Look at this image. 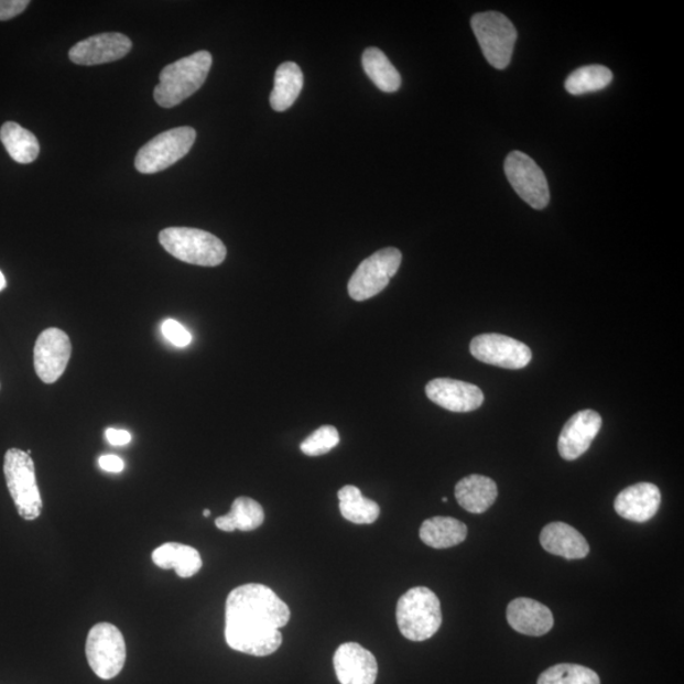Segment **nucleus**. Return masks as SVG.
Returning a JSON list of instances; mask_svg holds the SVG:
<instances>
[{
    "label": "nucleus",
    "mask_w": 684,
    "mask_h": 684,
    "mask_svg": "<svg viewBox=\"0 0 684 684\" xmlns=\"http://www.w3.org/2000/svg\"><path fill=\"white\" fill-rule=\"evenodd\" d=\"M203 517L209 518L210 517V511L209 510L203 511Z\"/></svg>",
    "instance_id": "nucleus-36"
},
{
    "label": "nucleus",
    "mask_w": 684,
    "mask_h": 684,
    "mask_svg": "<svg viewBox=\"0 0 684 684\" xmlns=\"http://www.w3.org/2000/svg\"><path fill=\"white\" fill-rule=\"evenodd\" d=\"M162 329L166 339L177 348H185L192 343V335L188 329L175 319H166Z\"/></svg>",
    "instance_id": "nucleus-31"
},
{
    "label": "nucleus",
    "mask_w": 684,
    "mask_h": 684,
    "mask_svg": "<svg viewBox=\"0 0 684 684\" xmlns=\"http://www.w3.org/2000/svg\"><path fill=\"white\" fill-rule=\"evenodd\" d=\"M0 141L17 163L31 164L40 154V143L35 134L19 123L6 122L0 129Z\"/></svg>",
    "instance_id": "nucleus-25"
},
{
    "label": "nucleus",
    "mask_w": 684,
    "mask_h": 684,
    "mask_svg": "<svg viewBox=\"0 0 684 684\" xmlns=\"http://www.w3.org/2000/svg\"><path fill=\"white\" fill-rule=\"evenodd\" d=\"M661 502L662 495L655 485L637 484L616 497L615 511L625 520L643 523L655 517Z\"/></svg>",
    "instance_id": "nucleus-17"
},
{
    "label": "nucleus",
    "mask_w": 684,
    "mask_h": 684,
    "mask_svg": "<svg viewBox=\"0 0 684 684\" xmlns=\"http://www.w3.org/2000/svg\"><path fill=\"white\" fill-rule=\"evenodd\" d=\"M132 48V42L122 33H100L78 42L69 51L76 65H100L121 61Z\"/></svg>",
    "instance_id": "nucleus-13"
},
{
    "label": "nucleus",
    "mask_w": 684,
    "mask_h": 684,
    "mask_svg": "<svg viewBox=\"0 0 684 684\" xmlns=\"http://www.w3.org/2000/svg\"><path fill=\"white\" fill-rule=\"evenodd\" d=\"M507 621L523 636L543 637L554 627V616L549 608L531 598H517L507 606Z\"/></svg>",
    "instance_id": "nucleus-18"
},
{
    "label": "nucleus",
    "mask_w": 684,
    "mask_h": 684,
    "mask_svg": "<svg viewBox=\"0 0 684 684\" xmlns=\"http://www.w3.org/2000/svg\"><path fill=\"white\" fill-rule=\"evenodd\" d=\"M3 470L8 491L20 517L25 521L37 520L44 509V502L37 486L35 463L31 455L13 447L6 453Z\"/></svg>",
    "instance_id": "nucleus-5"
},
{
    "label": "nucleus",
    "mask_w": 684,
    "mask_h": 684,
    "mask_svg": "<svg viewBox=\"0 0 684 684\" xmlns=\"http://www.w3.org/2000/svg\"><path fill=\"white\" fill-rule=\"evenodd\" d=\"M159 241L175 259L193 265H221L227 256L221 240L198 228L169 227L159 234Z\"/></svg>",
    "instance_id": "nucleus-4"
},
{
    "label": "nucleus",
    "mask_w": 684,
    "mask_h": 684,
    "mask_svg": "<svg viewBox=\"0 0 684 684\" xmlns=\"http://www.w3.org/2000/svg\"><path fill=\"white\" fill-rule=\"evenodd\" d=\"M466 523L453 519L436 517L426 520L420 529V538L427 546L447 549L459 545L467 539Z\"/></svg>",
    "instance_id": "nucleus-22"
},
{
    "label": "nucleus",
    "mask_w": 684,
    "mask_h": 684,
    "mask_svg": "<svg viewBox=\"0 0 684 684\" xmlns=\"http://www.w3.org/2000/svg\"><path fill=\"white\" fill-rule=\"evenodd\" d=\"M538 684H601V681L587 666L564 663L551 666L540 674Z\"/></svg>",
    "instance_id": "nucleus-29"
},
{
    "label": "nucleus",
    "mask_w": 684,
    "mask_h": 684,
    "mask_svg": "<svg viewBox=\"0 0 684 684\" xmlns=\"http://www.w3.org/2000/svg\"><path fill=\"white\" fill-rule=\"evenodd\" d=\"M540 544L547 553L568 561L583 560L589 554L586 538L564 522L549 523L540 534Z\"/></svg>",
    "instance_id": "nucleus-19"
},
{
    "label": "nucleus",
    "mask_w": 684,
    "mask_h": 684,
    "mask_svg": "<svg viewBox=\"0 0 684 684\" xmlns=\"http://www.w3.org/2000/svg\"><path fill=\"white\" fill-rule=\"evenodd\" d=\"M362 67L369 79L386 93H394L400 89L402 79L399 70L388 61V57L377 47H369L362 54Z\"/></svg>",
    "instance_id": "nucleus-27"
},
{
    "label": "nucleus",
    "mask_w": 684,
    "mask_h": 684,
    "mask_svg": "<svg viewBox=\"0 0 684 684\" xmlns=\"http://www.w3.org/2000/svg\"><path fill=\"white\" fill-rule=\"evenodd\" d=\"M401 263L402 253L399 249L387 248L373 253L362 261L350 278L348 284L350 297L357 302L376 297L390 284Z\"/></svg>",
    "instance_id": "nucleus-9"
},
{
    "label": "nucleus",
    "mask_w": 684,
    "mask_h": 684,
    "mask_svg": "<svg viewBox=\"0 0 684 684\" xmlns=\"http://www.w3.org/2000/svg\"><path fill=\"white\" fill-rule=\"evenodd\" d=\"M395 618L405 639L428 640L442 628L441 599L427 587L411 588L397 604Z\"/></svg>",
    "instance_id": "nucleus-3"
},
{
    "label": "nucleus",
    "mask_w": 684,
    "mask_h": 684,
    "mask_svg": "<svg viewBox=\"0 0 684 684\" xmlns=\"http://www.w3.org/2000/svg\"><path fill=\"white\" fill-rule=\"evenodd\" d=\"M470 352L485 365L519 370L530 365L532 352L528 345L500 334H484L470 343Z\"/></svg>",
    "instance_id": "nucleus-11"
},
{
    "label": "nucleus",
    "mask_w": 684,
    "mask_h": 684,
    "mask_svg": "<svg viewBox=\"0 0 684 684\" xmlns=\"http://www.w3.org/2000/svg\"><path fill=\"white\" fill-rule=\"evenodd\" d=\"M152 562L162 569H174L181 578H191L202 568L197 549L180 543H166L152 552Z\"/></svg>",
    "instance_id": "nucleus-21"
},
{
    "label": "nucleus",
    "mask_w": 684,
    "mask_h": 684,
    "mask_svg": "<svg viewBox=\"0 0 684 684\" xmlns=\"http://www.w3.org/2000/svg\"><path fill=\"white\" fill-rule=\"evenodd\" d=\"M498 488L491 478L471 475L455 486L456 501L470 513H485L497 500Z\"/></svg>",
    "instance_id": "nucleus-20"
},
{
    "label": "nucleus",
    "mask_w": 684,
    "mask_h": 684,
    "mask_svg": "<svg viewBox=\"0 0 684 684\" xmlns=\"http://www.w3.org/2000/svg\"><path fill=\"white\" fill-rule=\"evenodd\" d=\"M612 79V72L608 67L604 65H589L573 72L565 80L564 86L569 95L582 96L607 88Z\"/></svg>",
    "instance_id": "nucleus-28"
},
{
    "label": "nucleus",
    "mask_w": 684,
    "mask_h": 684,
    "mask_svg": "<svg viewBox=\"0 0 684 684\" xmlns=\"http://www.w3.org/2000/svg\"><path fill=\"white\" fill-rule=\"evenodd\" d=\"M197 132L192 127H177L158 134L138 152L134 166L142 174H155L165 171L188 154Z\"/></svg>",
    "instance_id": "nucleus-7"
},
{
    "label": "nucleus",
    "mask_w": 684,
    "mask_h": 684,
    "mask_svg": "<svg viewBox=\"0 0 684 684\" xmlns=\"http://www.w3.org/2000/svg\"><path fill=\"white\" fill-rule=\"evenodd\" d=\"M602 427V417L593 410H583L573 415L564 425L557 450L564 460L573 462L585 454L593 445L599 430Z\"/></svg>",
    "instance_id": "nucleus-14"
},
{
    "label": "nucleus",
    "mask_w": 684,
    "mask_h": 684,
    "mask_svg": "<svg viewBox=\"0 0 684 684\" xmlns=\"http://www.w3.org/2000/svg\"><path fill=\"white\" fill-rule=\"evenodd\" d=\"M504 174L518 196L534 209H544L551 192L542 169L529 155L512 151L504 160Z\"/></svg>",
    "instance_id": "nucleus-10"
},
{
    "label": "nucleus",
    "mask_w": 684,
    "mask_h": 684,
    "mask_svg": "<svg viewBox=\"0 0 684 684\" xmlns=\"http://www.w3.org/2000/svg\"><path fill=\"white\" fill-rule=\"evenodd\" d=\"M72 350L69 336L62 329L51 327L40 334L33 350V365L42 382H57L69 365Z\"/></svg>",
    "instance_id": "nucleus-12"
},
{
    "label": "nucleus",
    "mask_w": 684,
    "mask_h": 684,
    "mask_svg": "<svg viewBox=\"0 0 684 684\" xmlns=\"http://www.w3.org/2000/svg\"><path fill=\"white\" fill-rule=\"evenodd\" d=\"M303 89V73L295 63H284L278 67L274 78V89L270 95V106L276 112L290 109Z\"/></svg>",
    "instance_id": "nucleus-23"
},
{
    "label": "nucleus",
    "mask_w": 684,
    "mask_h": 684,
    "mask_svg": "<svg viewBox=\"0 0 684 684\" xmlns=\"http://www.w3.org/2000/svg\"><path fill=\"white\" fill-rule=\"evenodd\" d=\"M265 513L263 507L249 497H239L232 503L231 511L216 519V526L226 532L253 531L263 525Z\"/></svg>",
    "instance_id": "nucleus-24"
},
{
    "label": "nucleus",
    "mask_w": 684,
    "mask_h": 684,
    "mask_svg": "<svg viewBox=\"0 0 684 684\" xmlns=\"http://www.w3.org/2000/svg\"><path fill=\"white\" fill-rule=\"evenodd\" d=\"M426 395L431 402L456 413L476 411L485 402L479 387L450 378L431 380L426 386Z\"/></svg>",
    "instance_id": "nucleus-15"
},
{
    "label": "nucleus",
    "mask_w": 684,
    "mask_h": 684,
    "mask_svg": "<svg viewBox=\"0 0 684 684\" xmlns=\"http://www.w3.org/2000/svg\"><path fill=\"white\" fill-rule=\"evenodd\" d=\"M334 666L341 684H374L378 675L377 659L357 643H346L336 650Z\"/></svg>",
    "instance_id": "nucleus-16"
},
{
    "label": "nucleus",
    "mask_w": 684,
    "mask_h": 684,
    "mask_svg": "<svg viewBox=\"0 0 684 684\" xmlns=\"http://www.w3.org/2000/svg\"><path fill=\"white\" fill-rule=\"evenodd\" d=\"M101 469L111 473H121L124 469V463L117 455H101L99 458Z\"/></svg>",
    "instance_id": "nucleus-33"
},
{
    "label": "nucleus",
    "mask_w": 684,
    "mask_h": 684,
    "mask_svg": "<svg viewBox=\"0 0 684 684\" xmlns=\"http://www.w3.org/2000/svg\"><path fill=\"white\" fill-rule=\"evenodd\" d=\"M86 654L100 680H112L123 670L126 643L120 629L108 622L95 625L88 633Z\"/></svg>",
    "instance_id": "nucleus-8"
},
{
    "label": "nucleus",
    "mask_w": 684,
    "mask_h": 684,
    "mask_svg": "<svg viewBox=\"0 0 684 684\" xmlns=\"http://www.w3.org/2000/svg\"><path fill=\"white\" fill-rule=\"evenodd\" d=\"M7 286L6 278L2 272H0V292H2Z\"/></svg>",
    "instance_id": "nucleus-35"
},
{
    "label": "nucleus",
    "mask_w": 684,
    "mask_h": 684,
    "mask_svg": "<svg viewBox=\"0 0 684 684\" xmlns=\"http://www.w3.org/2000/svg\"><path fill=\"white\" fill-rule=\"evenodd\" d=\"M340 443L339 431L336 427L321 426L301 444V450L308 456L325 455Z\"/></svg>",
    "instance_id": "nucleus-30"
},
{
    "label": "nucleus",
    "mask_w": 684,
    "mask_h": 684,
    "mask_svg": "<svg viewBox=\"0 0 684 684\" xmlns=\"http://www.w3.org/2000/svg\"><path fill=\"white\" fill-rule=\"evenodd\" d=\"M337 497H339L340 512L345 520L357 523V525H370L378 520L380 507L362 496L358 487L345 486Z\"/></svg>",
    "instance_id": "nucleus-26"
},
{
    "label": "nucleus",
    "mask_w": 684,
    "mask_h": 684,
    "mask_svg": "<svg viewBox=\"0 0 684 684\" xmlns=\"http://www.w3.org/2000/svg\"><path fill=\"white\" fill-rule=\"evenodd\" d=\"M106 437L109 443L116 446H122L131 442V435L126 430L108 428Z\"/></svg>",
    "instance_id": "nucleus-34"
},
{
    "label": "nucleus",
    "mask_w": 684,
    "mask_h": 684,
    "mask_svg": "<svg viewBox=\"0 0 684 684\" xmlns=\"http://www.w3.org/2000/svg\"><path fill=\"white\" fill-rule=\"evenodd\" d=\"M290 619V607L269 587L250 583L235 588L226 601L227 644L253 656L273 654L283 643L281 628Z\"/></svg>",
    "instance_id": "nucleus-1"
},
{
    "label": "nucleus",
    "mask_w": 684,
    "mask_h": 684,
    "mask_svg": "<svg viewBox=\"0 0 684 684\" xmlns=\"http://www.w3.org/2000/svg\"><path fill=\"white\" fill-rule=\"evenodd\" d=\"M470 24L486 61L498 70L509 67L518 41L513 23L502 13L485 12L473 15Z\"/></svg>",
    "instance_id": "nucleus-6"
},
{
    "label": "nucleus",
    "mask_w": 684,
    "mask_h": 684,
    "mask_svg": "<svg viewBox=\"0 0 684 684\" xmlns=\"http://www.w3.org/2000/svg\"><path fill=\"white\" fill-rule=\"evenodd\" d=\"M213 66V55L208 51H198L164 67L154 90L156 104L163 108L181 105L198 91L205 84Z\"/></svg>",
    "instance_id": "nucleus-2"
},
{
    "label": "nucleus",
    "mask_w": 684,
    "mask_h": 684,
    "mask_svg": "<svg viewBox=\"0 0 684 684\" xmlns=\"http://www.w3.org/2000/svg\"><path fill=\"white\" fill-rule=\"evenodd\" d=\"M30 6L29 0H0V21H10Z\"/></svg>",
    "instance_id": "nucleus-32"
}]
</instances>
